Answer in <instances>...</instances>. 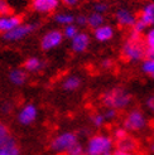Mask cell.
Returning <instances> with one entry per match:
<instances>
[{
	"mask_svg": "<svg viewBox=\"0 0 154 155\" xmlns=\"http://www.w3.org/2000/svg\"><path fill=\"white\" fill-rule=\"evenodd\" d=\"M145 43L143 41V34L130 30L125 43L121 47V54L129 62H140L145 58Z\"/></svg>",
	"mask_w": 154,
	"mask_h": 155,
	"instance_id": "obj_1",
	"label": "cell"
},
{
	"mask_svg": "<svg viewBox=\"0 0 154 155\" xmlns=\"http://www.w3.org/2000/svg\"><path fill=\"white\" fill-rule=\"evenodd\" d=\"M133 97L122 87H114L105 91L101 95V102L105 107L115 108V110H125L130 106Z\"/></svg>",
	"mask_w": 154,
	"mask_h": 155,
	"instance_id": "obj_2",
	"label": "cell"
},
{
	"mask_svg": "<svg viewBox=\"0 0 154 155\" xmlns=\"http://www.w3.org/2000/svg\"><path fill=\"white\" fill-rule=\"evenodd\" d=\"M115 141L114 139L106 134H96L89 137L85 146L86 155H104L114 151Z\"/></svg>",
	"mask_w": 154,
	"mask_h": 155,
	"instance_id": "obj_3",
	"label": "cell"
},
{
	"mask_svg": "<svg viewBox=\"0 0 154 155\" xmlns=\"http://www.w3.org/2000/svg\"><path fill=\"white\" fill-rule=\"evenodd\" d=\"M79 140V135L72 131H63L58 135H56L52 139L49 144V148L53 153L56 154H66L75 144H77Z\"/></svg>",
	"mask_w": 154,
	"mask_h": 155,
	"instance_id": "obj_4",
	"label": "cell"
},
{
	"mask_svg": "<svg viewBox=\"0 0 154 155\" xmlns=\"http://www.w3.org/2000/svg\"><path fill=\"white\" fill-rule=\"evenodd\" d=\"M148 120L145 117L143 111L138 110V108H133L130 110L124 117L122 121V127H124L128 133H138L147 127Z\"/></svg>",
	"mask_w": 154,
	"mask_h": 155,
	"instance_id": "obj_5",
	"label": "cell"
},
{
	"mask_svg": "<svg viewBox=\"0 0 154 155\" xmlns=\"http://www.w3.org/2000/svg\"><path fill=\"white\" fill-rule=\"evenodd\" d=\"M37 28H38L37 23H22L20 25L12 29L10 32L3 34V38L8 42H18L27 38L33 32H35Z\"/></svg>",
	"mask_w": 154,
	"mask_h": 155,
	"instance_id": "obj_6",
	"label": "cell"
},
{
	"mask_svg": "<svg viewBox=\"0 0 154 155\" xmlns=\"http://www.w3.org/2000/svg\"><path fill=\"white\" fill-rule=\"evenodd\" d=\"M62 42H63L62 30L52 29V30L45 32L43 37L41 38V48L43 51H51V49L57 48L58 45H61Z\"/></svg>",
	"mask_w": 154,
	"mask_h": 155,
	"instance_id": "obj_7",
	"label": "cell"
},
{
	"mask_svg": "<svg viewBox=\"0 0 154 155\" xmlns=\"http://www.w3.org/2000/svg\"><path fill=\"white\" fill-rule=\"evenodd\" d=\"M38 117V108L34 104H25L18 112V122L20 125H32Z\"/></svg>",
	"mask_w": 154,
	"mask_h": 155,
	"instance_id": "obj_8",
	"label": "cell"
},
{
	"mask_svg": "<svg viewBox=\"0 0 154 155\" xmlns=\"http://www.w3.org/2000/svg\"><path fill=\"white\" fill-rule=\"evenodd\" d=\"M32 9L39 14H51L58 9L61 0H32Z\"/></svg>",
	"mask_w": 154,
	"mask_h": 155,
	"instance_id": "obj_9",
	"label": "cell"
},
{
	"mask_svg": "<svg viewBox=\"0 0 154 155\" xmlns=\"http://www.w3.org/2000/svg\"><path fill=\"white\" fill-rule=\"evenodd\" d=\"M23 23V18L18 14H5L0 15V33L5 34L10 32L15 27L20 25Z\"/></svg>",
	"mask_w": 154,
	"mask_h": 155,
	"instance_id": "obj_10",
	"label": "cell"
},
{
	"mask_svg": "<svg viewBox=\"0 0 154 155\" xmlns=\"http://www.w3.org/2000/svg\"><path fill=\"white\" fill-rule=\"evenodd\" d=\"M115 20L122 28H132L138 20V17L126 8H120L115 13Z\"/></svg>",
	"mask_w": 154,
	"mask_h": 155,
	"instance_id": "obj_11",
	"label": "cell"
},
{
	"mask_svg": "<svg viewBox=\"0 0 154 155\" xmlns=\"http://www.w3.org/2000/svg\"><path fill=\"white\" fill-rule=\"evenodd\" d=\"M91 38L86 32H79L71 39V49L75 53H83L90 47Z\"/></svg>",
	"mask_w": 154,
	"mask_h": 155,
	"instance_id": "obj_12",
	"label": "cell"
},
{
	"mask_svg": "<svg viewBox=\"0 0 154 155\" xmlns=\"http://www.w3.org/2000/svg\"><path fill=\"white\" fill-rule=\"evenodd\" d=\"M114 35H115V29L109 24H102L101 27L94 29V37L100 43H106L111 41Z\"/></svg>",
	"mask_w": 154,
	"mask_h": 155,
	"instance_id": "obj_13",
	"label": "cell"
},
{
	"mask_svg": "<svg viewBox=\"0 0 154 155\" xmlns=\"http://www.w3.org/2000/svg\"><path fill=\"white\" fill-rule=\"evenodd\" d=\"M138 19L148 28L154 25V2H149L142 8L140 15Z\"/></svg>",
	"mask_w": 154,
	"mask_h": 155,
	"instance_id": "obj_14",
	"label": "cell"
},
{
	"mask_svg": "<svg viewBox=\"0 0 154 155\" xmlns=\"http://www.w3.org/2000/svg\"><path fill=\"white\" fill-rule=\"evenodd\" d=\"M115 146H116V150L135 153V150H136V148H138V144H136L135 139L132 137V136L128 134L125 137L119 139V140L115 141Z\"/></svg>",
	"mask_w": 154,
	"mask_h": 155,
	"instance_id": "obj_15",
	"label": "cell"
},
{
	"mask_svg": "<svg viewBox=\"0 0 154 155\" xmlns=\"http://www.w3.org/2000/svg\"><path fill=\"white\" fill-rule=\"evenodd\" d=\"M28 80V74L24 68H14L9 72V81L15 86H23Z\"/></svg>",
	"mask_w": 154,
	"mask_h": 155,
	"instance_id": "obj_16",
	"label": "cell"
},
{
	"mask_svg": "<svg viewBox=\"0 0 154 155\" xmlns=\"http://www.w3.org/2000/svg\"><path fill=\"white\" fill-rule=\"evenodd\" d=\"M0 155H20V148L14 136H12L4 145L0 146Z\"/></svg>",
	"mask_w": 154,
	"mask_h": 155,
	"instance_id": "obj_17",
	"label": "cell"
},
{
	"mask_svg": "<svg viewBox=\"0 0 154 155\" xmlns=\"http://www.w3.org/2000/svg\"><path fill=\"white\" fill-rule=\"evenodd\" d=\"M44 67V61L38 57H29L24 62V69L30 73H37Z\"/></svg>",
	"mask_w": 154,
	"mask_h": 155,
	"instance_id": "obj_18",
	"label": "cell"
},
{
	"mask_svg": "<svg viewBox=\"0 0 154 155\" xmlns=\"http://www.w3.org/2000/svg\"><path fill=\"white\" fill-rule=\"evenodd\" d=\"M81 83L82 81L79 76H68L62 82V88L67 92H73L81 87Z\"/></svg>",
	"mask_w": 154,
	"mask_h": 155,
	"instance_id": "obj_19",
	"label": "cell"
},
{
	"mask_svg": "<svg viewBox=\"0 0 154 155\" xmlns=\"http://www.w3.org/2000/svg\"><path fill=\"white\" fill-rule=\"evenodd\" d=\"M105 21H106L105 14L92 12L91 14L87 15V27L91 29H96L99 27H101L102 24H105Z\"/></svg>",
	"mask_w": 154,
	"mask_h": 155,
	"instance_id": "obj_20",
	"label": "cell"
},
{
	"mask_svg": "<svg viewBox=\"0 0 154 155\" xmlns=\"http://www.w3.org/2000/svg\"><path fill=\"white\" fill-rule=\"evenodd\" d=\"M55 21L57 23L58 25H68V24H73L75 23V15L71 14V13H57L55 15Z\"/></svg>",
	"mask_w": 154,
	"mask_h": 155,
	"instance_id": "obj_21",
	"label": "cell"
},
{
	"mask_svg": "<svg viewBox=\"0 0 154 155\" xmlns=\"http://www.w3.org/2000/svg\"><path fill=\"white\" fill-rule=\"evenodd\" d=\"M142 71L154 80V58H144L143 59Z\"/></svg>",
	"mask_w": 154,
	"mask_h": 155,
	"instance_id": "obj_22",
	"label": "cell"
},
{
	"mask_svg": "<svg viewBox=\"0 0 154 155\" xmlns=\"http://www.w3.org/2000/svg\"><path fill=\"white\" fill-rule=\"evenodd\" d=\"M79 32H80V28L73 23V24H68V25H65L63 27L62 34H63V38H67V39L71 41Z\"/></svg>",
	"mask_w": 154,
	"mask_h": 155,
	"instance_id": "obj_23",
	"label": "cell"
},
{
	"mask_svg": "<svg viewBox=\"0 0 154 155\" xmlns=\"http://www.w3.org/2000/svg\"><path fill=\"white\" fill-rule=\"evenodd\" d=\"M90 121L92 124V126L96 127V129H100V127H102L105 124H106V120L104 117V115L102 112H96L94 115H91L90 116Z\"/></svg>",
	"mask_w": 154,
	"mask_h": 155,
	"instance_id": "obj_24",
	"label": "cell"
},
{
	"mask_svg": "<svg viewBox=\"0 0 154 155\" xmlns=\"http://www.w3.org/2000/svg\"><path fill=\"white\" fill-rule=\"evenodd\" d=\"M12 136H13V135H12V133H10L9 127H8L4 122L0 121V146L4 145Z\"/></svg>",
	"mask_w": 154,
	"mask_h": 155,
	"instance_id": "obj_25",
	"label": "cell"
},
{
	"mask_svg": "<svg viewBox=\"0 0 154 155\" xmlns=\"http://www.w3.org/2000/svg\"><path fill=\"white\" fill-rule=\"evenodd\" d=\"M92 9L96 13L106 14L110 9V5L107 4V2H105V0H97V2H95L94 5H92Z\"/></svg>",
	"mask_w": 154,
	"mask_h": 155,
	"instance_id": "obj_26",
	"label": "cell"
},
{
	"mask_svg": "<svg viewBox=\"0 0 154 155\" xmlns=\"http://www.w3.org/2000/svg\"><path fill=\"white\" fill-rule=\"evenodd\" d=\"M65 155H86V151H85V146H82V144L79 141L77 144H75Z\"/></svg>",
	"mask_w": 154,
	"mask_h": 155,
	"instance_id": "obj_27",
	"label": "cell"
},
{
	"mask_svg": "<svg viewBox=\"0 0 154 155\" xmlns=\"http://www.w3.org/2000/svg\"><path fill=\"white\" fill-rule=\"evenodd\" d=\"M102 115H104L106 122L107 121H114L115 119L118 117V110H115V108H110V107H105Z\"/></svg>",
	"mask_w": 154,
	"mask_h": 155,
	"instance_id": "obj_28",
	"label": "cell"
},
{
	"mask_svg": "<svg viewBox=\"0 0 154 155\" xmlns=\"http://www.w3.org/2000/svg\"><path fill=\"white\" fill-rule=\"evenodd\" d=\"M144 43H145L147 49H154V29L153 28L147 33V35H145Z\"/></svg>",
	"mask_w": 154,
	"mask_h": 155,
	"instance_id": "obj_29",
	"label": "cell"
},
{
	"mask_svg": "<svg viewBox=\"0 0 154 155\" xmlns=\"http://www.w3.org/2000/svg\"><path fill=\"white\" fill-rule=\"evenodd\" d=\"M75 24L79 28H86L87 27V15L79 14L75 17Z\"/></svg>",
	"mask_w": 154,
	"mask_h": 155,
	"instance_id": "obj_30",
	"label": "cell"
},
{
	"mask_svg": "<svg viewBox=\"0 0 154 155\" xmlns=\"http://www.w3.org/2000/svg\"><path fill=\"white\" fill-rule=\"evenodd\" d=\"M128 134H129L128 131H126L124 127H122V126H120V127L114 129V131H112V139H114L115 141H116V140H119V139L125 137Z\"/></svg>",
	"mask_w": 154,
	"mask_h": 155,
	"instance_id": "obj_31",
	"label": "cell"
},
{
	"mask_svg": "<svg viewBox=\"0 0 154 155\" xmlns=\"http://www.w3.org/2000/svg\"><path fill=\"white\" fill-rule=\"evenodd\" d=\"M12 8L8 3V0H0V15H5V14H10Z\"/></svg>",
	"mask_w": 154,
	"mask_h": 155,
	"instance_id": "obj_32",
	"label": "cell"
},
{
	"mask_svg": "<svg viewBox=\"0 0 154 155\" xmlns=\"http://www.w3.org/2000/svg\"><path fill=\"white\" fill-rule=\"evenodd\" d=\"M132 29L133 30H135V32H138V33H140V34H143L144 32H145V30H147L148 29V27L147 25H144L143 24V23L139 20V19H138L135 23H134V25L132 27Z\"/></svg>",
	"mask_w": 154,
	"mask_h": 155,
	"instance_id": "obj_33",
	"label": "cell"
},
{
	"mask_svg": "<svg viewBox=\"0 0 154 155\" xmlns=\"http://www.w3.org/2000/svg\"><path fill=\"white\" fill-rule=\"evenodd\" d=\"M145 106H147V108H148L150 112L154 114V94L150 95L147 100H145Z\"/></svg>",
	"mask_w": 154,
	"mask_h": 155,
	"instance_id": "obj_34",
	"label": "cell"
},
{
	"mask_svg": "<svg viewBox=\"0 0 154 155\" xmlns=\"http://www.w3.org/2000/svg\"><path fill=\"white\" fill-rule=\"evenodd\" d=\"M61 2H62V4L67 8H76L77 5H80V3L82 0H61Z\"/></svg>",
	"mask_w": 154,
	"mask_h": 155,
	"instance_id": "obj_35",
	"label": "cell"
},
{
	"mask_svg": "<svg viewBox=\"0 0 154 155\" xmlns=\"http://www.w3.org/2000/svg\"><path fill=\"white\" fill-rule=\"evenodd\" d=\"M12 110H13V105H12V102H4V104L2 105V112H4V114H9V112H12Z\"/></svg>",
	"mask_w": 154,
	"mask_h": 155,
	"instance_id": "obj_36",
	"label": "cell"
},
{
	"mask_svg": "<svg viewBox=\"0 0 154 155\" xmlns=\"http://www.w3.org/2000/svg\"><path fill=\"white\" fill-rule=\"evenodd\" d=\"M112 66H114V61L112 59H104L101 62V67L104 69H110Z\"/></svg>",
	"mask_w": 154,
	"mask_h": 155,
	"instance_id": "obj_37",
	"label": "cell"
},
{
	"mask_svg": "<svg viewBox=\"0 0 154 155\" xmlns=\"http://www.w3.org/2000/svg\"><path fill=\"white\" fill-rule=\"evenodd\" d=\"M114 155H136L135 153H130V151H121V150H114Z\"/></svg>",
	"mask_w": 154,
	"mask_h": 155,
	"instance_id": "obj_38",
	"label": "cell"
},
{
	"mask_svg": "<svg viewBox=\"0 0 154 155\" xmlns=\"http://www.w3.org/2000/svg\"><path fill=\"white\" fill-rule=\"evenodd\" d=\"M145 58H154V49L145 51Z\"/></svg>",
	"mask_w": 154,
	"mask_h": 155,
	"instance_id": "obj_39",
	"label": "cell"
},
{
	"mask_svg": "<svg viewBox=\"0 0 154 155\" xmlns=\"http://www.w3.org/2000/svg\"><path fill=\"white\" fill-rule=\"evenodd\" d=\"M150 150H152V153L154 154V143L152 144V146H150Z\"/></svg>",
	"mask_w": 154,
	"mask_h": 155,
	"instance_id": "obj_40",
	"label": "cell"
},
{
	"mask_svg": "<svg viewBox=\"0 0 154 155\" xmlns=\"http://www.w3.org/2000/svg\"><path fill=\"white\" fill-rule=\"evenodd\" d=\"M104 155H114V151H112V153H107V154H104Z\"/></svg>",
	"mask_w": 154,
	"mask_h": 155,
	"instance_id": "obj_41",
	"label": "cell"
},
{
	"mask_svg": "<svg viewBox=\"0 0 154 155\" xmlns=\"http://www.w3.org/2000/svg\"><path fill=\"white\" fill-rule=\"evenodd\" d=\"M153 29H154V25H153Z\"/></svg>",
	"mask_w": 154,
	"mask_h": 155,
	"instance_id": "obj_42",
	"label": "cell"
}]
</instances>
